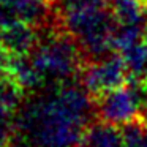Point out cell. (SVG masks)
<instances>
[{
    "label": "cell",
    "instance_id": "1",
    "mask_svg": "<svg viewBox=\"0 0 147 147\" xmlns=\"http://www.w3.org/2000/svg\"><path fill=\"white\" fill-rule=\"evenodd\" d=\"M95 115V100L81 82L49 84L26 95L10 147H79Z\"/></svg>",
    "mask_w": 147,
    "mask_h": 147
},
{
    "label": "cell",
    "instance_id": "2",
    "mask_svg": "<svg viewBox=\"0 0 147 147\" xmlns=\"http://www.w3.org/2000/svg\"><path fill=\"white\" fill-rule=\"evenodd\" d=\"M29 55L45 86L74 81L86 62L76 40L59 27L40 36Z\"/></svg>",
    "mask_w": 147,
    "mask_h": 147
},
{
    "label": "cell",
    "instance_id": "3",
    "mask_svg": "<svg viewBox=\"0 0 147 147\" xmlns=\"http://www.w3.org/2000/svg\"><path fill=\"white\" fill-rule=\"evenodd\" d=\"M54 22L55 27L65 30L76 40L86 60L114 52L117 22L109 7L73 13Z\"/></svg>",
    "mask_w": 147,
    "mask_h": 147
},
{
    "label": "cell",
    "instance_id": "4",
    "mask_svg": "<svg viewBox=\"0 0 147 147\" xmlns=\"http://www.w3.org/2000/svg\"><path fill=\"white\" fill-rule=\"evenodd\" d=\"M130 78L128 68L119 52L86 60L79 71V82L93 100L122 87Z\"/></svg>",
    "mask_w": 147,
    "mask_h": 147
},
{
    "label": "cell",
    "instance_id": "5",
    "mask_svg": "<svg viewBox=\"0 0 147 147\" xmlns=\"http://www.w3.org/2000/svg\"><path fill=\"white\" fill-rule=\"evenodd\" d=\"M40 36V29L14 21L0 30V51L5 55H29Z\"/></svg>",
    "mask_w": 147,
    "mask_h": 147
},
{
    "label": "cell",
    "instance_id": "6",
    "mask_svg": "<svg viewBox=\"0 0 147 147\" xmlns=\"http://www.w3.org/2000/svg\"><path fill=\"white\" fill-rule=\"evenodd\" d=\"M8 8L16 21L40 30L46 29L49 22H54L51 0H13Z\"/></svg>",
    "mask_w": 147,
    "mask_h": 147
},
{
    "label": "cell",
    "instance_id": "7",
    "mask_svg": "<svg viewBox=\"0 0 147 147\" xmlns=\"http://www.w3.org/2000/svg\"><path fill=\"white\" fill-rule=\"evenodd\" d=\"M87 147H125L122 128L105 120H93L82 141Z\"/></svg>",
    "mask_w": 147,
    "mask_h": 147
},
{
    "label": "cell",
    "instance_id": "8",
    "mask_svg": "<svg viewBox=\"0 0 147 147\" xmlns=\"http://www.w3.org/2000/svg\"><path fill=\"white\" fill-rule=\"evenodd\" d=\"M117 26H147V3L144 0H109Z\"/></svg>",
    "mask_w": 147,
    "mask_h": 147
},
{
    "label": "cell",
    "instance_id": "9",
    "mask_svg": "<svg viewBox=\"0 0 147 147\" xmlns=\"http://www.w3.org/2000/svg\"><path fill=\"white\" fill-rule=\"evenodd\" d=\"M51 7L54 21H57L60 18L79 13V11L109 7V0H51Z\"/></svg>",
    "mask_w": 147,
    "mask_h": 147
},
{
    "label": "cell",
    "instance_id": "10",
    "mask_svg": "<svg viewBox=\"0 0 147 147\" xmlns=\"http://www.w3.org/2000/svg\"><path fill=\"white\" fill-rule=\"evenodd\" d=\"M11 2H13V0H0V5H2V7H8Z\"/></svg>",
    "mask_w": 147,
    "mask_h": 147
},
{
    "label": "cell",
    "instance_id": "11",
    "mask_svg": "<svg viewBox=\"0 0 147 147\" xmlns=\"http://www.w3.org/2000/svg\"><path fill=\"white\" fill-rule=\"evenodd\" d=\"M79 147H87V146H84V144H81V146Z\"/></svg>",
    "mask_w": 147,
    "mask_h": 147
},
{
    "label": "cell",
    "instance_id": "12",
    "mask_svg": "<svg viewBox=\"0 0 147 147\" xmlns=\"http://www.w3.org/2000/svg\"><path fill=\"white\" fill-rule=\"evenodd\" d=\"M144 2H146V3H147V0H144Z\"/></svg>",
    "mask_w": 147,
    "mask_h": 147
}]
</instances>
